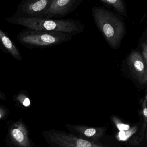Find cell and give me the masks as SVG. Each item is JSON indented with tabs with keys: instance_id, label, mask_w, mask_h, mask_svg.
I'll list each match as a JSON object with an SVG mask.
<instances>
[{
	"instance_id": "1",
	"label": "cell",
	"mask_w": 147,
	"mask_h": 147,
	"mask_svg": "<svg viewBox=\"0 0 147 147\" xmlns=\"http://www.w3.org/2000/svg\"><path fill=\"white\" fill-rule=\"evenodd\" d=\"M7 22L20 26L26 29L47 32H59L73 36L84 31V26L79 20L73 19H60L44 17L18 18L14 16L7 18Z\"/></svg>"
},
{
	"instance_id": "2",
	"label": "cell",
	"mask_w": 147,
	"mask_h": 147,
	"mask_svg": "<svg viewBox=\"0 0 147 147\" xmlns=\"http://www.w3.org/2000/svg\"><path fill=\"white\" fill-rule=\"evenodd\" d=\"M92 14L96 26L109 46L113 49H118L126 34L122 17L100 6L94 7Z\"/></svg>"
},
{
	"instance_id": "3",
	"label": "cell",
	"mask_w": 147,
	"mask_h": 147,
	"mask_svg": "<svg viewBox=\"0 0 147 147\" xmlns=\"http://www.w3.org/2000/svg\"><path fill=\"white\" fill-rule=\"evenodd\" d=\"M72 36L59 32H47L24 29L19 32L16 40L30 49L49 48L69 42Z\"/></svg>"
},
{
	"instance_id": "4",
	"label": "cell",
	"mask_w": 147,
	"mask_h": 147,
	"mask_svg": "<svg viewBox=\"0 0 147 147\" xmlns=\"http://www.w3.org/2000/svg\"><path fill=\"white\" fill-rule=\"evenodd\" d=\"M123 69L124 74L138 86L144 87L147 84V66L141 52L133 49L124 60Z\"/></svg>"
},
{
	"instance_id": "5",
	"label": "cell",
	"mask_w": 147,
	"mask_h": 147,
	"mask_svg": "<svg viewBox=\"0 0 147 147\" xmlns=\"http://www.w3.org/2000/svg\"><path fill=\"white\" fill-rule=\"evenodd\" d=\"M51 1V0H24L18 5L13 16L21 18L42 17Z\"/></svg>"
},
{
	"instance_id": "6",
	"label": "cell",
	"mask_w": 147,
	"mask_h": 147,
	"mask_svg": "<svg viewBox=\"0 0 147 147\" xmlns=\"http://www.w3.org/2000/svg\"><path fill=\"white\" fill-rule=\"evenodd\" d=\"M83 0H51L42 17L51 19H58L66 17L74 11Z\"/></svg>"
},
{
	"instance_id": "7",
	"label": "cell",
	"mask_w": 147,
	"mask_h": 147,
	"mask_svg": "<svg viewBox=\"0 0 147 147\" xmlns=\"http://www.w3.org/2000/svg\"><path fill=\"white\" fill-rule=\"evenodd\" d=\"M50 137L51 141L61 147H107L65 132H53Z\"/></svg>"
},
{
	"instance_id": "8",
	"label": "cell",
	"mask_w": 147,
	"mask_h": 147,
	"mask_svg": "<svg viewBox=\"0 0 147 147\" xmlns=\"http://www.w3.org/2000/svg\"><path fill=\"white\" fill-rule=\"evenodd\" d=\"M0 49L11 55L18 61L22 60V56L14 41L7 32L0 28Z\"/></svg>"
},
{
	"instance_id": "9",
	"label": "cell",
	"mask_w": 147,
	"mask_h": 147,
	"mask_svg": "<svg viewBox=\"0 0 147 147\" xmlns=\"http://www.w3.org/2000/svg\"><path fill=\"white\" fill-rule=\"evenodd\" d=\"M12 139L20 147H29L30 142L27 131L21 124H16L12 128L10 133Z\"/></svg>"
},
{
	"instance_id": "10",
	"label": "cell",
	"mask_w": 147,
	"mask_h": 147,
	"mask_svg": "<svg viewBox=\"0 0 147 147\" xmlns=\"http://www.w3.org/2000/svg\"><path fill=\"white\" fill-rule=\"evenodd\" d=\"M74 129L81 135L92 139H97L104 133L105 129L102 128H90L83 125H75Z\"/></svg>"
},
{
	"instance_id": "11",
	"label": "cell",
	"mask_w": 147,
	"mask_h": 147,
	"mask_svg": "<svg viewBox=\"0 0 147 147\" xmlns=\"http://www.w3.org/2000/svg\"><path fill=\"white\" fill-rule=\"evenodd\" d=\"M101 3L107 7H113L117 14L120 16H127V9L125 1L123 0H100Z\"/></svg>"
},
{
	"instance_id": "12",
	"label": "cell",
	"mask_w": 147,
	"mask_h": 147,
	"mask_svg": "<svg viewBox=\"0 0 147 147\" xmlns=\"http://www.w3.org/2000/svg\"><path fill=\"white\" fill-rule=\"evenodd\" d=\"M27 95L25 91L22 90L15 96L16 99L26 107H28L31 105L30 100Z\"/></svg>"
},
{
	"instance_id": "13",
	"label": "cell",
	"mask_w": 147,
	"mask_h": 147,
	"mask_svg": "<svg viewBox=\"0 0 147 147\" xmlns=\"http://www.w3.org/2000/svg\"><path fill=\"white\" fill-rule=\"evenodd\" d=\"M113 120L115 124L116 125L117 128L120 131H128L129 130V125L123 123L122 122H120V121L117 118L113 117Z\"/></svg>"
},
{
	"instance_id": "14",
	"label": "cell",
	"mask_w": 147,
	"mask_h": 147,
	"mask_svg": "<svg viewBox=\"0 0 147 147\" xmlns=\"http://www.w3.org/2000/svg\"><path fill=\"white\" fill-rule=\"evenodd\" d=\"M141 48L142 49V52L141 54L142 57L145 63V64L147 66V44L146 39L144 42L141 43Z\"/></svg>"
},
{
	"instance_id": "15",
	"label": "cell",
	"mask_w": 147,
	"mask_h": 147,
	"mask_svg": "<svg viewBox=\"0 0 147 147\" xmlns=\"http://www.w3.org/2000/svg\"><path fill=\"white\" fill-rule=\"evenodd\" d=\"M147 95L144 97V100L143 103V114L144 115V117L145 118V120L147 122V108L146 107V103H147Z\"/></svg>"
},
{
	"instance_id": "16",
	"label": "cell",
	"mask_w": 147,
	"mask_h": 147,
	"mask_svg": "<svg viewBox=\"0 0 147 147\" xmlns=\"http://www.w3.org/2000/svg\"><path fill=\"white\" fill-rule=\"evenodd\" d=\"M0 99H5V94L0 90Z\"/></svg>"
},
{
	"instance_id": "17",
	"label": "cell",
	"mask_w": 147,
	"mask_h": 147,
	"mask_svg": "<svg viewBox=\"0 0 147 147\" xmlns=\"http://www.w3.org/2000/svg\"><path fill=\"white\" fill-rule=\"evenodd\" d=\"M4 111L0 109V119L3 117V116H4Z\"/></svg>"
}]
</instances>
